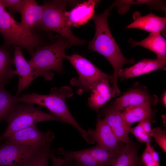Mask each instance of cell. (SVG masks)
<instances>
[{
	"instance_id": "1",
	"label": "cell",
	"mask_w": 166,
	"mask_h": 166,
	"mask_svg": "<svg viewBox=\"0 0 166 166\" xmlns=\"http://www.w3.org/2000/svg\"><path fill=\"white\" fill-rule=\"evenodd\" d=\"M110 9H106L103 13L94 14L93 17L95 32L93 38L89 42L88 49L103 56L112 65L114 73L112 96L114 97L121 94L117 81L120 70L125 64L133 63L135 60L128 59L124 56L111 34L107 22Z\"/></svg>"
},
{
	"instance_id": "2",
	"label": "cell",
	"mask_w": 166,
	"mask_h": 166,
	"mask_svg": "<svg viewBox=\"0 0 166 166\" xmlns=\"http://www.w3.org/2000/svg\"><path fill=\"white\" fill-rule=\"evenodd\" d=\"M50 92L47 95L35 93L23 94L18 97V101L19 102H22L26 104H36L46 108L60 121L74 127L86 142L89 144L90 141L87 132L74 118L66 103L65 99L71 97L73 94L71 89L68 86H63L60 89L53 87L51 89Z\"/></svg>"
},
{
	"instance_id": "3",
	"label": "cell",
	"mask_w": 166,
	"mask_h": 166,
	"mask_svg": "<svg viewBox=\"0 0 166 166\" xmlns=\"http://www.w3.org/2000/svg\"><path fill=\"white\" fill-rule=\"evenodd\" d=\"M71 45L67 39L62 37L51 45L37 48L28 62L39 76L50 80L53 76L51 70L60 74L63 73L62 61L66 55L65 50Z\"/></svg>"
},
{
	"instance_id": "4",
	"label": "cell",
	"mask_w": 166,
	"mask_h": 166,
	"mask_svg": "<svg viewBox=\"0 0 166 166\" xmlns=\"http://www.w3.org/2000/svg\"><path fill=\"white\" fill-rule=\"evenodd\" d=\"M65 0H53L45 2V10L40 29L53 31L67 39L71 45H81L86 43L75 36L72 32L66 20V3Z\"/></svg>"
},
{
	"instance_id": "5",
	"label": "cell",
	"mask_w": 166,
	"mask_h": 166,
	"mask_svg": "<svg viewBox=\"0 0 166 166\" xmlns=\"http://www.w3.org/2000/svg\"><path fill=\"white\" fill-rule=\"evenodd\" d=\"M8 126L0 136V143L14 132L35 125L38 123L50 121H60L51 113H48L34 106L33 104L17 105L14 110L5 120Z\"/></svg>"
},
{
	"instance_id": "6",
	"label": "cell",
	"mask_w": 166,
	"mask_h": 166,
	"mask_svg": "<svg viewBox=\"0 0 166 166\" xmlns=\"http://www.w3.org/2000/svg\"><path fill=\"white\" fill-rule=\"evenodd\" d=\"M0 34L6 45L24 48L31 56L41 43L39 35L23 27L6 11L0 14Z\"/></svg>"
},
{
	"instance_id": "7",
	"label": "cell",
	"mask_w": 166,
	"mask_h": 166,
	"mask_svg": "<svg viewBox=\"0 0 166 166\" xmlns=\"http://www.w3.org/2000/svg\"><path fill=\"white\" fill-rule=\"evenodd\" d=\"M65 58L70 62L77 72V78L73 79L71 82L72 85L78 88V92L90 91L94 84L102 80H107L112 83L113 75L103 72L82 56L76 54H66Z\"/></svg>"
},
{
	"instance_id": "8",
	"label": "cell",
	"mask_w": 166,
	"mask_h": 166,
	"mask_svg": "<svg viewBox=\"0 0 166 166\" xmlns=\"http://www.w3.org/2000/svg\"><path fill=\"white\" fill-rule=\"evenodd\" d=\"M4 140L0 145V166H29L46 145L32 147Z\"/></svg>"
},
{
	"instance_id": "9",
	"label": "cell",
	"mask_w": 166,
	"mask_h": 166,
	"mask_svg": "<svg viewBox=\"0 0 166 166\" xmlns=\"http://www.w3.org/2000/svg\"><path fill=\"white\" fill-rule=\"evenodd\" d=\"M55 138L51 131L42 132L34 125L14 132L5 140L22 145L40 147Z\"/></svg>"
},
{
	"instance_id": "10",
	"label": "cell",
	"mask_w": 166,
	"mask_h": 166,
	"mask_svg": "<svg viewBox=\"0 0 166 166\" xmlns=\"http://www.w3.org/2000/svg\"><path fill=\"white\" fill-rule=\"evenodd\" d=\"M86 132L92 144L96 142L97 144L111 151H119L124 144L119 141L105 120L101 119L99 115L95 129L90 128Z\"/></svg>"
},
{
	"instance_id": "11",
	"label": "cell",
	"mask_w": 166,
	"mask_h": 166,
	"mask_svg": "<svg viewBox=\"0 0 166 166\" xmlns=\"http://www.w3.org/2000/svg\"><path fill=\"white\" fill-rule=\"evenodd\" d=\"M159 98L155 95H151L145 87L138 85L128 90L111 104L121 111L127 108L148 103L152 105L157 104Z\"/></svg>"
},
{
	"instance_id": "12",
	"label": "cell",
	"mask_w": 166,
	"mask_h": 166,
	"mask_svg": "<svg viewBox=\"0 0 166 166\" xmlns=\"http://www.w3.org/2000/svg\"><path fill=\"white\" fill-rule=\"evenodd\" d=\"M14 48L13 64L15 66L16 75L18 76V82L16 96L20 93L36 78L39 77L34 68L24 57L20 47L13 45Z\"/></svg>"
},
{
	"instance_id": "13",
	"label": "cell",
	"mask_w": 166,
	"mask_h": 166,
	"mask_svg": "<svg viewBox=\"0 0 166 166\" xmlns=\"http://www.w3.org/2000/svg\"><path fill=\"white\" fill-rule=\"evenodd\" d=\"M101 113L119 141L124 144L127 143L130 139L128 134L131 128L126 124L121 111L111 103L102 109Z\"/></svg>"
},
{
	"instance_id": "14",
	"label": "cell",
	"mask_w": 166,
	"mask_h": 166,
	"mask_svg": "<svg viewBox=\"0 0 166 166\" xmlns=\"http://www.w3.org/2000/svg\"><path fill=\"white\" fill-rule=\"evenodd\" d=\"M166 67V58L158 57L155 59H145L126 68H122L119 71L118 76L128 79L138 76L150 72L163 69Z\"/></svg>"
},
{
	"instance_id": "15",
	"label": "cell",
	"mask_w": 166,
	"mask_h": 166,
	"mask_svg": "<svg viewBox=\"0 0 166 166\" xmlns=\"http://www.w3.org/2000/svg\"><path fill=\"white\" fill-rule=\"evenodd\" d=\"M134 21L127 26V29H137L150 33L162 32L164 34L166 25V17L157 16L151 13L142 16L139 11L135 12L133 15Z\"/></svg>"
},
{
	"instance_id": "16",
	"label": "cell",
	"mask_w": 166,
	"mask_h": 166,
	"mask_svg": "<svg viewBox=\"0 0 166 166\" xmlns=\"http://www.w3.org/2000/svg\"><path fill=\"white\" fill-rule=\"evenodd\" d=\"M45 10V6L39 5L34 0H24L21 12V25L32 32L41 25Z\"/></svg>"
},
{
	"instance_id": "17",
	"label": "cell",
	"mask_w": 166,
	"mask_h": 166,
	"mask_svg": "<svg viewBox=\"0 0 166 166\" xmlns=\"http://www.w3.org/2000/svg\"><path fill=\"white\" fill-rule=\"evenodd\" d=\"M98 1L89 0L78 4L65 16L69 27H77L87 23L94 15V9Z\"/></svg>"
},
{
	"instance_id": "18",
	"label": "cell",
	"mask_w": 166,
	"mask_h": 166,
	"mask_svg": "<svg viewBox=\"0 0 166 166\" xmlns=\"http://www.w3.org/2000/svg\"><path fill=\"white\" fill-rule=\"evenodd\" d=\"M109 81L103 79L96 82L91 87L90 96L89 98L88 105L95 111L100 108L112 97V89Z\"/></svg>"
},
{
	"instance_id": "19",
	"label": "cell",
	"mask_w": 166,
	"mask_h": 166,
	"mask_svg": "<svg viewBox=\"0 0 166 166\" xmlns=\"http://www.w3.org/2000/svg\"><path fill=\"white\" fill-rule=\"evenodd\" d=\"M151 105L148 103L126 108L122 113L123 119L129 128L134 123L148 120L150 122H153L155 118V111L152 109Z\"/></svg>"
},
{
	"instance_id": "20",
	"label": "cell",
	"mask_w": 166,
	"mask_h": 166,
	"mask_svg": "<svg viewBox=\"0 0 166 166\" xmlns=\"http://www.w3.org/2000/svg\"><path fill=\"white\" fill-rule=\"evenodd\" d=\"M128 41L133 46H140L153 52L158 57L166 58V40L161 32L150 33L147 38L140 41L132 39Z\"/></svg>"
},
{
	"instance_id": "21",
	"label": "cell",
	"mask_w": 166,
	"mask_h": 166,
	"mask_svg": "<svg viewBox=\"0 0 166 166\" xmlns=\"http://www.w3.org/2000/svg\"><path fill=\"white\" fill-rule=\"evenodd\" d=\"M138 147L130 138L121 148L115 163L111 166H139L142 164Z\"/></svg>"
},
{
	"instance_id": "22",
	"label": "cell",
	"mask_w": 166,
	"mask_h": 166,
	"mask_svg": "<svg viewBox=\"0 0 166 166\" xmlns=\"http://www.w3.org/2000/svg\"><path fill=\"white\" fill-rule=\"evenodd\" d=\"M56 153L64 156L65 159L75 161L83 166H101L86 149L68 151L59 147Z\"/></svg>"
},
{
	"instance_id": "23",
	"label": "cell",
	"mask_w": 166,
	"mask_h": 166,
	"mask_svg": "<svg viewBox=\"0 0 166 166\" xmlns=\"http://www.w3.org/2000/svg\"><path fill=\"white\" fill-rule=\"evenodd\" d=\"M13 64L9 50L6 48L0 47V84H7L16 75V70L11 68Z\"/></svg>"
},
{
	"instance_id": "24",
	"label": "cell",
	"mask_w": 166,
	"mask_h": 166,
	"mask_svg": "<svg viewBox=\"0 0 166 166\" xmlns=\"http://www.w3.org/2000/svg\"><path fill=\"white\" fill-rule=\"evenodd\" d=\"M86 149L101 166H111L115 163L121 149L115 152L97 144Z\"/></svg>"
},
{
	"instance_id": "25",
	"label": "cell",
	"mask_w": 166,
	"mask_h": 166,
	"mask_svg": "<svg viewBox=\"0 0 166 166\" xmlns=\"http://www.w3.org/2000/svg\"><path fill=\"white\" fill-rule=\"evenodd\" d=\"M18 97L8 92L4 85L0 84V122L5 119L14 110L19 104Z\"/></svg>"
},
{
	"instance_id": "26",
	"label": "cell",
	"mask_w": 166,
	"mask_h": 166,
	"mask_svg": "<svg viewBox=\"0 0 166 166\" xmlns=\"http://www.w3.org/2000/svg\"><path fill=\"white\" fill-rule=\"evenodd\" d=\"M52 142L49 141L46 144L37 157L29 166H49V161L54 151L51 148Z\"/></svg>"
},
{
	"instance_id": "27",
	"label": "cell",
	"mask_w": 166,
	"mask_h": 166,
	"mask_svg": "<svg viewBox=\"0 0 166 166\" xmlns=\"http://www.w3.org/2000/svg\"><path fill=\"white\" fill-rule=\"evenodd\" d=\"M150 136L154 138L156 142L164 152H166V133L165 130L157 127L152 130Z\"/></svg>"
},
{
	"instance_id": "28",
	"label": "cell",
	"mask_w": 166,
	"mask_h": 166,
	"mask_svg": "<svg viewBox=\"0 0 166 166\" xmlns=\"http://www.w3.org/2000/svg\"><path fill=\"white\" fill-rule=\"evenodd\" d=\"M129 133L133 134L139 142L146 144L152 140L151 136L144 132L140 122L136 126L131 128Z\"/></svg>"
},
{
	"instance_id": "29",
	"label": "cell",
	"mask_w": 166,
	"mask_h": 166,
	"mask_svg": "<svg viewBox=\"0 0 166 166\" xmlns=\"http://www.w3.org/2000/svg\"><path fill=\"white\" fill-rule=\"evenodd\" d=\"M5 8H7L10 15L13 17L16 12L21 13L24 0H2Z\"/></svg>"
},
{
	"instance_id": "30",
	"label": "cell",
	"mask_w": 166,
	"mask_h": 166,
	"mask_svg": "<svg viewBox=\"0 0 166 166\" xmlns=\"http://www.w3.org/2000/svg\"><path fill=\"white\" fill-rule=\"evenodd\" d=\"M150 143L146 144V147L141 158L142 163L144 166H159L153 161L151 155L149 148Z\"/></svg>"
},
{
	"instance_id": "31",
	"label": "cell",
	"mask_w": 166,
	"mask_h": 166,
	"mask_svg": "<svg viewBox=\"0 0 166 166\" xmlns=\"http://www.w3.org/2000/svg\"><path fill=\"white\" fill-rule=\"evenodd\" d=\"M55 153V152L53 151L50 155V159L52 162L51 166H62L64 161V159L60 157H57Z\"/></svg>"
},
{
	"instance_id": "32",
	"label": "cell",
	"mask_w": 166,
	"mask_h": 166,
	"mask_svg": "<svg viewBox=\"0 0 166 166\" xmlns=\"http://www.w3.org/2000/svg\"><path fill=\"white\" fill-rule=\"evenodd\" d=\"M144 132L150 136L152 130L150 121L148 120H144L139 122Z\"/></svg>"
},
{
	"instance_id": "33",
	"label": "cell",
	"mask_w": 166,
	"mask_h": 166,
	"mask_svg": "<svg viewBox=\"0 0 166 166\" xmlns=\"http://www.w3.org/2000/svg\"><path fill=\"white\" fill-rule=\"evenodd\" d=\"M149 148L151 156L154 162L159 166H160L159 163V156L158 153L155 150L153 147L150 143Z\"/></svg>"
},
{
	"instance_id": "34",
	"label": "cell",
	"mask_w": 166,
	"mask_h": 166,
	"mask_svg": "<svg viewBox=\"0 0 166 166\" xmlns=\"http://www.w3.org/2000/svg\"><path fill=\"white\" fill-rule=\"evenodd\" d=\"M64 159L62 166H83L75 161Z\"/></svg>"
},
{
	"instance_id": "35",
	"label": "cell",
	"mask_w": 166,
	"mask_h": 166,
	"mask_svg": "<svg viewBox=\"0 0 166 166\" xmlns=\"http://www.w3.org/2000/svg\"><path fill=\"white\" fill-rule=\"evenodd\" d=\"M6 11V10L5 7L2 0H0V14Z\"/></svg>"
},
{
	"instance_id": "36",
	"label": "cell",
	"mask_w": 166,
	"mask_h": 166,
	"mask_svg": "<svg viewBox=\"0 0 166 166\" xmlns=\"http://www.w3.org/2000/svg\"><path fill=\"white\" fill-rule=\"evenodd\" d=\"M166 92H164L163 94L162 97V101L163 105L164 107H166Z\"/></svg>"
}]
</instances>
